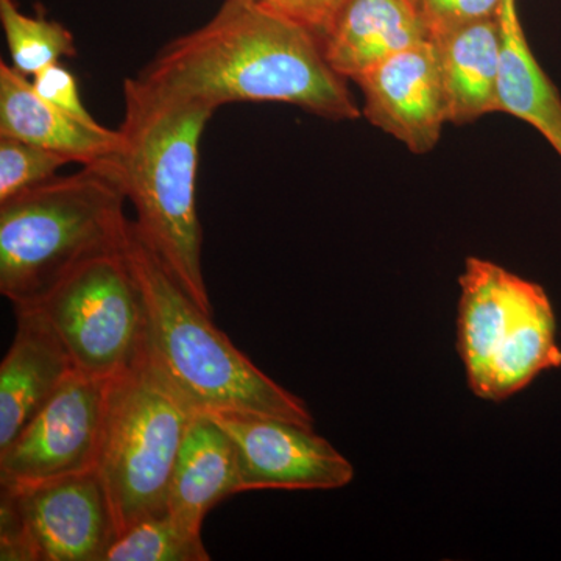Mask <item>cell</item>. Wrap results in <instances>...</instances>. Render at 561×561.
<instances>
[{
	"mask_svg": "<svg viewBox=\"0 0 561 561\" xmlns=\"http://www.w3.org/2000/svg\"><path fill=\"white\" fill-rule=\"evenodd\" d=\"M138 79L162 94L214 110L236 102H280L324 119L360 116L320 39L256 0H225L213 20L169 43Z\"/></svg>",
	"mask_w": 561,
	"mask_h": 561,
	"instance_id": "1",
	"label": "cell"
},
{
	"mask_svg": "<svg viewBox=\"0 0 561 561\" xmlns=\"http://www.w3.org/2000/svg\"><path fill=\"white\" fill-rule=\"evenodd\" d=\"M124 101L116 157L136 228L192 300L213 316L202 265L197 171L203 131L216 110L162 94L138 77L125 80Z\"/></svg>",
	"mask_w": 561,
	"mask_h": 561,
	"instance_id": "2",
	"label": "cell"
},
{
	"mask_svg": "<svg viewBox=\"0 0 561 561\" xmlns=\"http://www.w3.org/2000/svg\"><path fill=\"white\" fill-rule=\"evenodd\" d=\"M146 313V354L195 412L313 427L306 402L265 375L176 283L131 221L125 247Z\"/></svg>",
	"mask_w": 561,
	"mask_h": 561,
	"instance_id": "3",
	"label": "cell"
},
{
	"mask_svg": "<svg viewBox=\"0 0 561 561\" xmlns=\"http://www.w3.org/2000/svg\"><path fill=\"white\" fill-rule=\"evenodd\" d=\"M116 154L0 202V294L14 308L38 301L83 262L127 245L131 221Z\"/></svg>",
	"mask_w": 561,
	"mask_h": 561,
	"instance_id": "4",
	"label": "cell"
},
{
	"mask_svg": "<svg viewBox=\"0 0 561 561\" xmlns=\"http://www.w3.org/2000/svg\"><path fill=\"white\" fill-rule=\"evenodd\" d=\"M457 350L476 397L500 402L561 367L557 319L540 284L468 257L460 275Z\"/></svg>",
	"mask_w": 561,
	"mask_h": 561,
	"instance_id": "5",
	"label": "cell"
},
{
	"mask_svg": "<svg viewBox=\"0 0 561 561\" xmlns=\"http://www.w3.org/2000/svg\"><path fill=\"white\" fill-rule=\"evenodd\" d=\"M146 354L114 378L98 470L117 537L133 524L168 512L176 456L195 415Z\"/></svg>",
	"mask_w": 561,
	"mask_h": 561,
	"instance_id": "6",
	"label": "cell"
},
{
	"mask_svg": "<svg viewBox=\"0 0 561 561\" xmlns=\"http://www.w3.org/2000/svg\"><path fill=\"white\" fill-rule=\"evenodd\" d=\"M22 308L36 309L47 320L76 370L113 379L142 356L146 313L125 249L83 262Z\"/></svg>",
	"mask_w": 561,
	"mask_h": 561,
	"instance_id": "7",
	"label": "cell"
},
{
	"mask_svg": "<svg viewBox=\"0 0 561 561\" xmlns=\"http://www.w3.org/2000/svg\"><path fill=\"white\" fill-rule=\"evenodd\" d=\"M0 486V560L105 561L117 529L99 470Z\"/></svg>",
	"mask_w": 561,
	"mask_h": 561,
	"instance_id": "8",
	"label": "cell"
},
{
	"mask_svg": "<svg viewBox=\"0 0 561 561\" xmlns=\"http://www.w3.org/2000/svg\"><path fill=\"white\" fill-rule=\"evenodd\" d=\"M113 381L70 373L13 442L0 449V485L98 470Z\"/></svg>",
	"mask_w": 561,
	"mask_h": 561,
	"instance_id": "9",
	"label": "cell"
},
{
	"mask_svg": "<svg viewBox=\"0 0 561 561\" xmlns=\"http://www.w3.org/2000/svg\"><path fill=\"white\" fill-rule=\"evenodd\" d=\"M238 453L241 493L254 490H339L353 463L313 427L254 415H214Z\"/></svg>",
	"mask_w": 561,
	"mask_h": 561,
	"instance_id": "10",
	"label": "cell"
},
{
	"mask_svg": "<svg viewBox=\"0 0 561 561\" xmlns=\"http://www.w3.org/2000/svg\"><path fill=\"white\" fill-rule=\"evenodd\" d=\"M354 81L364 94V116L373 125L416 154L437 146L448 121L432 41L378 62Z\"/></svg>",
	"mask_w": 561,
	"mask_h": 561,
	"instance_id": "11",
	"label": "cell"
},
{
	"mask_svg": "<svg viewBox=\"0 0 561 561\" xmlns=\"http://www.w3.org/2000/svg\"><path fill=\"white\" fill-rule=\"evenodd\" d=\"M13 343L0 364V449L76 370L68 351L36 309L18 308Z\"/></svg>",
	"mask_w": 561,
	"mask_h": 561,
	"instance_id": "12",
	"label": "cell"
},
{
	"mask_svg": "<svg viewBox=\"0 0 561 561\" xmlns=\"http://www.w3.org/2000/svg\"><path fill=\"white\" fill-rule=\"evenodd\" d=\"M0 136L57 151L81 164L114 157L122 142L119 130L84 124L51 105L27 76L5 61L0 62Z\"/></svg>",
	"mask_w": 561,
	"mask_h": 561,
	"instance_id": "13",
	"label": "cell"
},
{
	"mask_svg": "<svg viewBox=\"0 0 561 561\" xmlns=\"http://www.w3.org/2000/svg\"><path fill=\"white\" fill-rule=\"evenodd\" d=\"M431 41L415 0H348L323 41V54L343 79Z\"/></svg>",
	"mask_w": 561,
	"mask_h": 561,
	"instance_id": "14",
	"label": "cell"
},
{
	"mask_svg": "<svg viewBox=\"0 0 561 561\" xmlns=\"http://www.w3.org/2000/svg\"><path fill=\"white\" fill-rule=\"evenodd\" d=\"M238 493L241 471L234 443L209 413H195L173 467L168 512L202 530L206 515Z\"/></svg>",
	"mask_w": 561,
	"mask_h": 561,
	"instance_id": "15",
	"label": "cell"
},
{
	"mask_svg": "<svg viewBox=\"0 0 561 561\" xmlns=\"http://www.w3.org/2000/svg\"><path fill=\"white\" fill-rule=\"evenodd\" d=\"M432 43L437 50L446 121L468 124L497 111V16L465 25Z\"/></svg>",
	"mask_w": 561,
	"mask_h": 561,
	"instance_id": "16",
	"label": "cell"
},
{
	"mask_svg": "<svg viewBox=\"0 0 561 561\" xmlns=\"http://www.w3.org/2000/svg\"><path fill=\"white\" fill-rule=\"evenodd\" d=\"M497 61V113H507L530 124L542 136L561 133V98L545 70L535 60L516 0H504L500 13Z\"/></svg>",
	"mask_w": 561,
	"mask_h": 561,
	"instance_id": "17",
	"label": "cell"
},
{
	"mask_svg": "<svg viewBox=\"0 0 561 561\" xmlns=\"http://www.w3.org/2000/svg\"><path fill=\"white\" fill-rule=\"evenodd\" d=\"M202 530L171 512L133 524L114 540L105 561H209Z\"/></svg>",
	"mask_w": 561,
	"mask_h": 561,
	"instance_id": "18",
	"label": "cell"
},
{
	"mask_svg": "<svg viewBox=\"0 0 561 561\" xmlns=\"http://www.w3.org/2000/svg\"><path fill=\"white\" fill-rule=\"evenodd\" d=\"M0 21L13 68L33 77L41 70L77 54L72 33L60 22L28 16L14 0H0Z\"/></svg>",
	"mask_w": 561,
	"mask_h": 561,
	"instance_id": "19",
	"label": "cell"
},
{
	"mask_svg": "<svg viewBox=\"0 0 561 561\" xmlns=\"http://www.w3.org/2000/svg\"><path fill=\"white\" fill-rule=\"evenodd\" d=\"M68 162L73 161L57 151L0 136V202L54 179Z\"/></svg>",
	"mask_w": 561,
	"mask_h": 561,
	"instance_id": "20",
	"label": "cell"
},
{
	"mask_svg": "<svg viewBox=\"0 0 561 561\" xmlns=\"http://www.w3.org/2000/svg\"><path fill=\"white\" fill-rule=\"evenodd\" d=\"M415 2L432 41L465 25L496 18L504 0H415Z\"/></svg>",
	"mask_w": 561,
	"mask_h": 561,
	"instance_id": "21",
	"label": "cell"
},
{
	"mask_svg": "<svg viewBox=\"0 0 561 561\" xmlns=\"http://www.w3.org/2000/svg\"><path fill=\"white\" fill-rule=\"evenodd\" d=\"M265 9L301 25L321 46L348 0H256Z\"/></svg>",
	"mask_w": 561,
	"mask_h": 561,
	"instance_id": "22",
	"label": "cell"
},
{
	"mask_svg": "<svg viewBox=\"0 0 561 561\" xmlns=\"http://www.w3.org/2000/svg\"><path fill=\"white\" fill-rule=\"evenodd\" d=\"M32 84L41 98L46 99L51 105L57 106L70 116L76 117L84 124L98 127V121L84 106L80 98L79 84L76 77L68 69L62 68L60 62L51 65L49 68L41 70L32 77Z\"/></svg>",
	"mask_w": 561,
	"mask_h": 561,
	"instance_id": "23",
	"label": "cell"
},
{
	"mask_svg": "<svg viewBox=\"0 0 561 561\" xmlns=\"http://www.w3.org/2000/svg\"><path fill=\"white\" fill-rule=\"evenodd\" d=\"M546 140L557 150L561 157V133H553V135L546 136Z\"/></svg>",
	"mask_w": 561,
	"mask_h": 561,
	"instance_id": "24",
	"label": "cell"
}]
</instances>
